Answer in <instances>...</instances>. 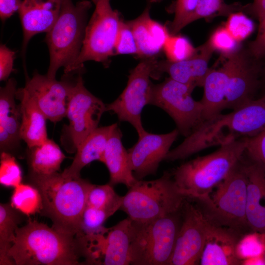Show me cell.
Returning <instances> with one entry per match:
<instances>
[{"label":"cell","instance_id":"6da1fadb","mask_svg":"<svg viewBox=\"0 0 265 265\" xmlns=\"http://www.w3.org/2000/svg\"><path fill=\"white\" fill-rule=\"evenodd\" d=\"M265 129V94L227 114L219 113L204 120L184 141L170 150L164 160L185 159L214 146L250 137Z\"/></svg>","mask_w":265,"mask_h":265},{"label":"cell","instance_id":"7a4b0ae2","mask_svg":"<svg viewBox=\"0 0 265 265\" xmlns=\"http://www.w3.org/2000/svg\"><path fill=\"white\" fill-rule=\"evenodd\" d=\"M8 255L16 265H77L83 258L77 237L31 218L17 228Z\"/></svg>","mask_w":265,"mask_h":265},{"label":"cell","instance_id":"3957f363","mask_svg":"<svg viewBox=\"0 0 265 265\" xmlns=\"http://www.w3.org/2000/svg\"><path fill=\"white\" fill-rule=\"evenodd\" d=\"M27 177L41 195L40 214L51 220L52 227L68 235L81 236V217L94 184L80 177L67 178L58 172L47 176L28 174Z\"/></svg>","mask_w":265,"mask_h":265},{"label":"cell","instance_id":"277c9868","mask_svg":"<svg viewBox=\"0 0 265 265\" xmlns=\"http://www.w3.org/2000/svg\"><path fill=\"white\" fill-rule=\"evenodd\" d=\"M247 137L224 145L214 152L186 162L171 173L180 191L196 199L207 196L241 159Z\"/></svg>","mask_w":265,"mask_h":265},{"label":"cell","instance_id":"5b68a950","mask_svg":"<svg viewBox=\"0 0 265 265\" xmlns=\"http://www.w3.org/2000/svg\"><path fill=\"white\" fill-rule=\"evenodd\" d=\"M91 6L88 0L75 3L72 0H62L58 18L45 37L50 56L47 73L49 78L55 79L60 67L66 73L78 57Z\"/></svg>","mask_w":265,"mask_h":265},{"label":"cell","instance_id":"8992f818","mask_svg":"<svg viewBox=\"0 0 265 265\" xmlns=\"http://www.w3.org/2000/svg\"><path fill=\"white\" fill-rule=\"evenodd\" d=\"M247 178L242 159L214 188V192L194 199L207 219L243 235L249 227L246 217Z\"/></svg>","mask_w":265,"mask_h":265},{"label":"cell","instance_id":"52a82bcc","mask_svg":"<svg viewBox=\"0 0 265 265\" xmlns=\"http://www.w3.org/2000/svg\"><path fill=\"white\" fill-rule=\"evenodd\" d=\"M186 198L165 172L156 180H138L122 196L120 209L132 220L147 222L180 211Z\"/></svg>","mask_w":265,"mask_h":265},{"label":"cell","instance_id":"ba28073f","mask_svg":"<svg viewBox=\"0 0 265 265\" xmlns=\"http://www.w3.org/2000/svg\"><path fill=\"white\" fill-rule=\"evenodd\" d=\"M182 220V210L147 222L133 220L131 265H169Z\"/></svg>","mask_w":265,"mask_h":265},{"label":"cell","instance_id":"9c48e42d","mask_svg":"<svg viewBox=\"0 0 265 265\" xmlns=\"http://www.w3.org/2000/svg\"><path fill=\"white\" fill-rule=\"evenodd\" d=\"M95 8L87 23L80 53L67 72L80 70L83 63L94 61L106 64L114 55L115 44L122 20L109 0H92Z\"/></svg>","mask_w":265,"mask_h":265},{"label":"cell","instance_id":"30bf717a","mask_svg":"<svg viewBox=\"0 0 265 265\" xmlns=\"http://www.w3.org/2000/svg\"><path fill=\"white\" fill-rule=\"evenodd\" d=\"M106 105L85 87L81 76L77 77L72 88L64 125L60 137L61 144L69 153L76 152L79 146L98 128Z\"/></svg>","mask_w":265,"mask_h":265},{"label":"cell","instance_id":"8fae6325","mask_svg":"<svg viewBox=\"0 0 265 265\" xmlns=\"http://www.w3.org/2000/svg\"><path fill=\"white\" fill-rule=\"evenodd\" d=\"M134 221L127 217L114 226L80 237L83 264L131 265Z\"/></svg>","mask_w":265,"mask_h":265},{"label":"cell","instance_id":"7c38bea8","mask_svg":"<svg viewBox=\"0 0 265 265\" xmlns=\"http://www.w3.org/2000/svg\"><path fill=\"white\" fill-rule=\"evenodd\" d=\"M195 87L170 77L152 87L150 105L165 111L174 121L179 133L185 137L203 121V105L191 96Z\"/></svg>","mask_w":265,"mask_h":265},{"label":"cell","instance_id":"4fadbf2b","mask_svg":"<svg viewBox=\"0 0 265 265\" xmlns=\"http://www.w3.org/2000/svg\"><path fill=\"white\" fill-rule=\"evenodd\" d=\"M155 57L144 59L130 73L127 85L113 102L106 105V111L115 114L120 121L127 122L138 136L145 132L141 121L142 111L150 105L153 84L150 78L155 69Z\"/></svg>","mask_w":265,"mask_h":265},{"label":"cell","instance_id":"5bb4252c","mask_svg":"<svg viewBox=\"0 0 265 265\" xmlns=\"http://www.w3.org/2000/svg\"><path fill=\"white\" fill-rule=\"evenodd\" d=\"M182 220L169 265H193L199 263L210 222L198 207L185 201Z\"/></svg>","mask_w":265,"mask_h":265},{"label":"cell","instance_id":"9a60e30c","mask_svg":"<svg viewBox=\"0 0 265 265\" xmlns=\"http://www.w3.org/2000/svg\"><path fill=\"white\" fill-rule=\"evenodd\" d=\"M75 82L65 76L62 80L49 78L47 74L34 72L26 78L24 89L34 100L47 120L56 123L66 116L69 98Z\"/></svg>","mask_w":265,"mask_h":265},{"label":"cell","instance_id":"2e32d148","mask_svg":"<svg viewBox=\"0 0 265 265\" xmlns=\"http://www.w3.org/2000/svg\"><path fill=\"white\" fill-rule=\"evenodd\" d=\"M179 132L176 129L164 134L145 132L137 142L128 150L131 167L137 180L156 174L160 162L164 159Z\"/></svg>","mask_w":265,"mask_h":265},{"label":"cell","instance_id":"e0dca14e","mask_svg":"<svg viewBox=\"0 0 265 265\" xmlns=\"http://www.w3.org/2000/svg\"><path fill=\"white\" fill-rule=\"evenodd\" d=\"M231 66L224 109H237L255 99L261 69L249 53L240 50L229 55Z\"/></svg>","mask_w":265,"mask_h":265},{"label":"cell","instance_id":"ac0fdd59","mask_svg":"<svg viewBox=\"0 0 265 265\" xmlns=\"http://www.w3.org/2000/svg\"><path fill=\"white\" fill-rule=\"evenodd\" d=\"M214 50L208 40L196 49L190 57L179 62L157 61L152 77L166 73L169 77L180 82L196 86H203L205 78L211 69L209 63Z\"/></svg>","mask_w":265,"mask_h":265},{"label":"cell","instance_id":"d6986e66","mask_svg":"<svg viewBox=\"0 0 265 265\" xmlns=\"http://www.w3.org/2000/svg\"><path fill=\"white\" fill-rule=\"evenodd\" d=\"M62 0H23L18 10L23 33L22 54L35 35L48 32L55 23Z\"/></svg>","mask_w":265,"mask_h":265},{"label":"cell","instance_id":"ffe728a7","mask_svg":"<svg viewBox=\"0 0 265 265\" xmlns=\"http://www.w3.org/2000/svg\"><path fill=\"white\" fill-rule=\"evenodd\" d=\"M239 233L210 222L205 244L199 261L202 265H236L241 263L238 247Z\"/></svg>","mask_w":265,"mask_h":265},{"label":"cell","instance_id":"44dd1931","mask_svg":"<svg viewBox=\"0 0 265 265\" xmlns=\"http://www.w3.org/2000/svg\"><path fill=\"white\" fill-rule=\"evenodd\" d=\"M0 88V149L11 152L20 146L21 113L16 98L17 81L12 78Z\"/></svg>","mask_w":265,"mask_h":265},{"label":"cell","instance_id":"7402d4cb","mask_svg":"<svg viewBox=\"0 0 265 265\" xmlns=\"http://www.w3.org/2000/svg\"><path fill=\"white\" fill-rule=\"evenodd\" d=\"M247 178L246 217L249 229L265 234V169L242 156Z\"/></svg>","mask_w":265,"mask_h":265},{"label":"cell","instance_id":"603a6c76","mask_svg":"<svg viewBox=\"0 0 265 265\" xmlns=\"http://www.w3.org/2000/svg\"><path fill=\"white\" fill-rule=\"evenodd\" d=\"M149 5L136 18L127 22L135 38L138 56L144 59L155 57L169 36L168 29L150 15Z\"/></svg>","mask_w":265,"mask_h":265},{"label":"cell","instance_id":"cb8c5ba5","mask_svg":"<svg viewBox=\"0 0 265 265\" xmlns=\"http://www.w3.org/2000/svg\"><path fill=\"white\" fill-rule=\"evenodd\" d=\"M122 137V132L117 127L107 142L101 162L106 165L109 173V184L113 186L123 184L129 188L138 180L133 174Z\"/></svg>","mask_w":265,"mask_h":265},{"label":"cell","instance_id":"d4e9b609","mask_svg":"<svg viewBox=\"0 0 265 265\" xmlns=\"http://www.w3.org/2000/svg\"><path fill=\"white\" fill-rule=\"evenodd\" d=\"M117 123L98 127L91 132L79 146L71 164L61 173L67 178L80 177L82 169L95 160L101 161L107 142Z\"/></svg>","mask_w":265,"mask_h":265},{"label":"cell","instance_id":"484cf974","mask_svg":"<svg viewBox=\"0 0 265 265\" xmlns=\"http://www.w3.org/2000/svg\"><path fill=\"white\" fill-rule=\"evenodd\" d=\"M16 99L20 101L22 140L27 147L42 144L48 139L47 119L23 87L17 89Z\"/></svg>","mask_w":265,"mask_h":265},{"label":"cell","instance_id":"4316f807","mask_svg":"<svg viewBox=\"0 0 265 265\" xmlns=\"http://www.w3.org/2000/svg\"><path fill=\"white\" fill-rule=\"evenodd\" d=\"M218 69H211L203 87L204 94L200 101L203 106V121L209 119L224 109V105L231 66L229 56Z\"/></svg>","mask_w":265,"mask_h":265},{"label":"cell","instance_id":"83f0119b","mask_svg":"<svg viewBox=\"0 0 265 265\" xmlns=\"http://www.w3.org/2000/svg\"><path fill=\"white\" fill-rule=\"evenodd\" d=\"M29 175L47 176L58 172L65 156L59 146L48 138L41 145L28 147Z\"/></svg>","mask_w":265,"mask_h":265},{"label":"cell","instance_id":"f1b7e54d","mask_svg":"<svg viewBox=\"0 0 265 265\" xmlns=\"http://www.w3.org/2000/svg\"><path fill=\"white\" fill-rule=\"evenodd\" d=\"M20 212L11 204L0 205V265H13L14 262L8 255L13 244L16 230L22 219Z\"/></svg>","mask_w":265,"mask_h":265},{"label":"cell","instance_id":"f546056e","mask_svg":"<svg viewBox=\"0 0 265 265\" xmlns=\"http://www.w3.org/2000/svg\"><path fill=\"white\" fill-rule=\"evenodd\" d=\"M11 206L23 214L29 216L42 209V199L38 189L32 185L20 184L14 187Z\"/></svg>","mask_w":265,"mask_h":265},{"label":"cell","instance_id":"4dcf8cb0","mask_svg":"<svg viewBox=\"0 0 265 265\" xmlns=\"http://www.w3.org/2000/svg\"><path fill=\"white\" fill-rule=\"evenodd\" d=\"M109 184L94 185L91 188L86 205L106 210L113 214L121 207L122 196L118 195Z\"/></svg>","mask_w":265,"mask_h":265},{"label":"cell","instance_id":"1f68e13d","mask_svg":"<svg viewBox=\"0 0 265 265\" xmlns=\"http://www.w3.org/2000/svg\"><path fill=\"white\" fill-rule=\"evenodd\" d=\"M239 3L227 4L224 0H198L195 12L189 24L202 18H212L217 16H229L232 13L244 10Z\"/></svg>","mask_w":265,"mask_h":265},{"label":"cell","instance_id":"d6a6232c","mask_svg":"<svg viewBox=\"0 0 265 265\" xmlns=\"http://www.w3.org/2000/svg\"><path fill=\"white\" fill-rule=\"evenodd\" d=\"M163 49L167 60L176 62L190 57L196 49L185 37L171 34L167 39Z\"/></svg>","mask_w":265,"mask_h":265},{"label":"cell","instance_id":"836d02e7","mask_svg":"<svg viewBox=\"0 0 265 265\" xmlns=\"http://www.w3.org/2000/svg\"><path fill=\"white\" fill-rule=\"evenodd\" d=\"M22 172L14 156L10 153L0 152V183L15 187L22 183Z\"/></svg>","mask_w":265,"mask_h":265},{"label":"cell","instance_id":"e575fe53","mask_svg":"<svg viewBox=\"0 0 265 265\" xmlns=\"http://www.w3.org/2000/svg\"><path fill=\"white\" fill-rule=\"evenodd\" d=\"M113 214L103 209L86 205L83 211L81 223V236L89 235L103 231L106 227L103 224Z\"/></svg>","mask_w":265,"mask_h":265},{"label":"cell","instance_id":"d590c367","mask_svg":"<svg viewBox=\"0 0 265 265\" xmlns=\"http://www.w3.org/2000/svg\"><path fill=\"white\" fill-rule=\"evenodd\" d=\"M225 26L239 43L248 37L254 29L253 21L240 12H235L229 15Z\"/></svg>","mask_w":265,"mask_h":265},{"label":"cell","instance_id":"8d00e7d4","mask_svg":"<svg viewBox=\"0 0 265 265\" xmlns=\"http://www.w3.org/2000/svg\"><path fill=\"white\" fill-rule=\"evenodd\" d=\"M198 0H176L174 18L170 26L171 34L176 35L185 26L193 14Z\"/></svg>","mask_w":265,"mask_h":265},{"label":"cell","instance_id":"74e56055","mask_svg":"<svg viewBox=\"0 0 265 265\" xmlns=\"http://www.w3.org/2000/svg\"><path fill=\"white\" fill-rule=\"evenodd\" d=\"M208 41L214 51L219 52L224 57L231 55L239 50V43L232 37L225 26L216 29Z\"/></svg>","mask_w":265,"mask_h":265},{"label":"cell","instance_id":"f35d334b","mask_svg":"<svg viewBox=\"0 0 265 265\" xmlns=\"http://www.w3.org/2000/svg\"><path fill=\"white\" fill-rule=\"evenodd\" d=\"M138 50L132 30L128 23L121 21L117 36L114 54H136Z\"/></svg>","mask_w":265,"mask_h":265},{"label":"cell","instance_id":"ab89813d","mask_svg":"<svg viewBox=\"0 0 265 265\" xmlns=\"http://www.w3.org/2000/svg\"><path fill=\"white\" fill-rule=\"evenodd\" d=\"M243 156L265 169V129L254 136L247 137Z\"/></svg>","mask_w":265,"mask_h":265},{"label":"cell","instance_id":"60d3db41","mask_svg":"<svg viewBox=\"0 0 265 265\" xmlns=\"http://www.w3.org/2000/svg\"><path fill=\"white\" fill-rule=\"evenodd\" d=\"M259 20L257 36L249 45L248 53L255 59L265 56V15Z\"/></svg>","mask_w":265,"mask_h":265},{"label":"cell","instance_id":"b9f144b4","mask_svg":"<svg viewBox=\"0 0 265 265\" xmlns=\"http://www.w3.org/2000/svg\"><path fill=\"white\" fill-rule=\"evenodd\" d=\"M15 53L5 45L0 46V80L7 81L14 71Z\"/></svg>","mask_w":265,"mask_h":265},{"label":"cell","instance_id":"7bdbcfd3","mask_svg":"<svg viewBox=\"0 0 265 265\" xmlns=\"http://www.w3.org/2000/svg\"><path fill=\"white\" fill-rule=\"evenodd\" d=\"M21 0H0V17L2 22L10 18L18 11Z\"/></svg>","mask_w":265,"mask_h":265},{"label":"cell","instance_id":"ee69618b","mask_svg":"<svg viewBox=\"0 0 265 265\" xmlns=\"http://www.w3.org/2000/svg\"><path fill=\"white\" fill-rule=\"evenodd\" d=\"M244 10L259 20L265 15V0H254L252 3L244 6Z\"/></svg>","mask_w":265,"mask_h":265},{"label":"cell","instance_id":"f6af8a7d","mask_svg":"<svg viewBox=\"0 0 265 265\" xmlns=\"http://www.w3.org/2000/svg\"><path fill=\"white\" fill-rule=\"evenodd\" d=\"M158 0H150L151 2H156V1H158Z\"/></svg>","mask_w":265,"mask_h":265}]
</instances>
